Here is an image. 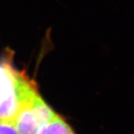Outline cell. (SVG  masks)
I'll use <instances>...</instances> for the list:
<instances>
[{
    "instance_id": "cell-1",
    "label": "cell",
    "mask_w": 134,
    "mask_h": 134,
    "mask_svg": "<svg viewBox=\"0 0 134 134\" xmlns=\"http://www.w3.org/2000/svg\"><path fill=\"white\" fill-rule=\"evenodd\" d=\"M35 88L7 57L0 58V122L13 125L24 99Z\"/></svg>"
},
{
    "instance_id": "cell-2",
    "label": "cell",
    "mask_w": 134,
    "mask_h": 134,
    "mask_svg": "<svg viewBox=\"0 0 134 134\" xmlns=\"http://www.w3.org/2000/svg\"><path fill=\"white\" fill-rule=\"evenodd\" d=\"M55 115L56 112L34 88L24 99L12 125L18 134H37Z\"/></svg>"
},
{
    "instance_id": "cell-3",
    "label": "cell",
    "mask_w": 134,
    "mask_h": 134,
    "mask_svg": "<svg viewBox=\"0 0 134 134\" xmlns=\"http://www.w3.org/2000/svg\"><path fill=\"white\" fill-rule=\"evenodd\" d=\"M37 134H76L59 115H56L40 128Z\"/></svg>"
},
{
    "instance_id": "cell-4",
    "label": "cell",
    "mask_w": 134,
    "mask_h": 134,
    "mask_svg": "<svg viewBox=\"0 0 134 134\" xmlns=\"http://www.w3.org/2000/svg\"><path fill=\"white\" fill-rule=\"evenodd\" d=\"M0 134H18L14 126L12 125L0 122Z\"/></svg>"
}]
</instances>
